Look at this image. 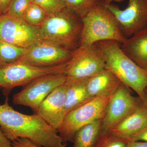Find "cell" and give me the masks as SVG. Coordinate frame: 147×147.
I'll return each instance as SVG.
<instances>
[{"label": "cell", "mask_w": 147, "mask_h": 147, "mask_svg": "<svg viewBox=\"0 0 147 147\" xmlns=\"http://www.w3.org/2000/svg\"><path fill=\"white\" fill-rule=\"evenodd\" d=\"M0 128L11 141L27 138L40 146L66 147L67 142L57 131L40 116L28 115L14 110L9 104L7 96L0 105Z\"/></svg>", "instance_id": "1"}, {"label": "cell", "mask_w": 147, "mask_h": 147, "mask_svg": "<svg viewBox=\"0 0 147 147\" xmlns=\"http://www.w3.org/2000/svg\"><path fill=\"white\" fill-rule=\"evenodd\" d=\"M105 61V68L116 75L122 83L134 91L142 100L147 87V70L131 60L114 40L97 42Z\"/></svg>", "instance_id": "2"}, {"label": "cell", "mask_w": 147, "mask_h": 147, "mask_svg": "<svg viewBox=\"0 0 147 147\" xmlns=\"http://www.w3.org/2000/svg\"><path fill=\"white\" fill-rule=\"evenodd\" d=\"M82 19L79 47L89 46L105 40L122 44L127 38L121 32L114 14L101 1H98Z\"/></svg>", "instance_id": "3"}, {"label": "cell", "mask_w": 147, "mask_h": 147, "mask_svg": "<svg viewBox=\"0 0 147 147\" xmlns=\"http://www.w3.org/2000/svg\"><path fill=\"white\" fill-rule=\"evenodd\" d=\"M82 18L66 8L48 14L40 27L42 40L56 43L74 51L79 47Z\"/></svg>", "instance_id": "4"}, {"label": "cell", "mask_w": 147, "mask_h": 147, "mask_svg": "<svg viewBox=\"0 0 147 147\" xmlns=\"http://www.w3.org/2000/svg\"><path fill=\"white\" fill-rule=\"evenodd\" d=\"M112 96L93 98L86 104L67 113L57 130L61 138L65 142L73 143L75 134L79 129L93 122L102 119Z\"/></svg>", "instance_id": "5"}, {"label": "cell", "mask_w": 147, "mask_h": 147, "mask_svg": "<svg viewBox=\"0 0 147 147\" xmlns=\"http://www.w3.org/2000/svg\"><path fill=\"white\" fill-rule=\"evenodd\" d=\"M67 63L50 67H38L19 61L6 65L0 68V88L7 95L15 87L26 86L40 76L65 73Z\"/></svg>", "instance_id": "6"}, {"label": "cell", "mask_w": 147, "mask_h": 147, "mask_svg": "<svg viewBox=\"0 0 147 147\" xmlns=\"http://www.w3.org/2000/svg\"><path fill=\"white\" fill-rule=\"evenodd\" d=\"M105 60L97 43L79 47L67 63V79H88L105 69Z\"/></svg>", "instance_id": "7"}, {"label": "cell", "mask_w": 147, "mask_h": 147, "mask_svg": "<svg viewBox=\"0 0 147 147\" xmlns=\"http://www.w3.org/2000/svg\"><path fill=\"white\" fill-rule=\"evenodd\" d=\"M66 78L65 73L47 74L38 77L14 95L13 103L30 107L34 111L54 90L65 83Z\"/></svg>", "instance_id": "8"}, {"label": "cell", "mask_w": 147, "mask_h": 147, "mask_svg": "<svg viewBox=\"0 0 147 147\" xmlns=\"http://www.w3.org/2000/svg\"><path fill=\"white\" fill-rule=\"evenodd\" d=\"M130 91V89L121 82L107 105L102 119L101 134L110 132L136 110L142 102L140 98L133 96Z\"/></svg>", "instance_id": "9"}, {"label": "cell", "mask_w": 147, "mask_h": 147, "mask_svg": "<svg viewBox=\"0 0 147 147\" xmlns=\"http://www.w3.org/2000/svg\"><path fill=\"white\" fill-rule=\"evenodd\" d=\"M41 40L39 27L7 14L0 16V41L28 48Z\"/></svg>", "instance_id": "10"}, {"label": "cell", "mask_w": 147, "mask_h": 147, "mask_svg": "<svg viewBox=\"0 0 147 147\" xmlns=\"http://www.w3.org/2000/svg\"><path fill=\"white\" fill-rule=\"evenodd\" d=\"M73 53L61 45L42 40L28 48L17 61L38 67H50L68 62Z\"/></svg>", "instance_id": "11"}, {"label": "cell", "mask_w": 147, "mask_h": 147, "mask_svg": "<svg viewBox=\"0 0 147 147\" xmlns=\"http://www.w3.org/2000/svg\"><path fill=\"white\" fill-rule=\"evenodd\" d=\"M103 4L114 14L127 38L147 28V0H129L127 7L123 10L113 4Z\"/></svg>", "instance_id": "12"}, {"label": "cell", "mask_w": 147, "mask_h": 147, "mask_svg": "<svg viewBox=\"0 0 147 147\" xmlns=\"http://www.w3.org/2000/svg\"><path fill=\"white\" fill-rule=\"evenodd\" d=\"M65 84L54 90L34 111L36 114L56 130L60 126L65 117Z\"/></svg>", "instance_id": "13"}, {"label": "cell", "mask_w": 147, "mask_h": 147, "mask_svg": "<svg viewBox=\"0 0 147 147\" xmlns=\"http://www.w3.org/2000/svg\"><path fill=\"white\" fill-rule=\"evenodd\" d=\"M147 126V107L142 101L129 115L113 127L110 132L113 136L129 139Z\"/></svg>", "instance_id": "14"}, {"label": "cell", "mask_w": 147, "mask_h": 147, "mask_svg": "<svg viewBox=\"0 0 147 147\" xmlns=\"http://www.w3.org/2000/svg\"><path fill=\"white\" fill-rule=\"evenodd\" d=\"M121 81L112 71L105 69L87 80V88L92 98L113 96Z\"/></svg>", "instance_id": "15"}, {"label": "cell", "mask_w": 147, "mask_h": 147, "mask_svg": "<svg viewBox=\"0 0 147 147\" xmlns=\"http://www.w3.org/2000/svg\"><path fill=\"white\" fill-rule=\"evenodd\" d=\"M121 44V48L127 57L147 70V28L127 38Z\"/></svg>", "instance_id": "16"}, {"label": "cell", "mask_w": 147, "mask_h": 147, "mask_svg": "<svg viewBox=\"0 0 147 147\" xmlns=\"http://www.w3.org/2000/svg\"><path fill=\"white\" fill-rule=\"evenodd\" d=\"M88 79H67L65 114L81 107L91 100L87 88Z\"/></svg>", "instance_id": "17"}, {"label": "cell", "mask_w": 147, "mask_h": 147, "mask_svg": "<svg viewBox=\"0 0 147 147\" xmlns=\"http://www.w3.org/2000/svg\"><path fill=\"white\" fill-rule=\"evenodd\" d=\"M102 119L83 127L75 134L73 147H94L101 134Z\"/></svg>", "instance_id": "18"}, {"label": "cell", "mask_w": 147, "mask_h": 147, "mask_svg": "<svg viewBox=\"0 0 147 147\" xmlns=\"http://www.w3.org/2000/svg\"><path fill=\"white\" fill-rule=\"evenodd\" d=\"M27 49L0 41V59L5 64L16 62L23 57Z\"/></svg>", "instance_id": "19"}, {"label": "cell", "mask_w": 147, "mask_h": 147, "mask_svg": "<svg viewBox=\"0 0 147 147\" xmlns=\"http://www.w3.org/2000/svg\"><path fill=\"white\" fill-rule=\"evenodd\" d=\"M48 14L36 4L30 3L24 13V20L32 26L40 27Z\"/></svg>", "instance_id": "20"}, {"label": "cell", "mask_w": 147, "mask_h": 147, "mask_svg": "<svg viewBox=\"0 0 147 147\" xmlns=\"http://www.w3.org/2000/svg\"><path fill=\"white\" fill-rule=\"evenodd\" d=\"M65 8L81 18L85 16L98 1L96 0H61Z\"/></svg>", "instance_id": "21"}, {"label": "cell", "mask_w": 147, "mask_h": 147, "mask_svg": "<svg viewBox=\"0 0 147 147\" xmlns=\"http://www.w3.org/2000/svg\"><path fill=\"white\" fill-rule=\"evenodd\" d=\"M129 141L113 136L110 132L101 134L94 147H127Z\"/></svg>", "instance_id": "22"}, {"label": "cell", "mask_w": 147, "mask_h": 147, "mask_svg": "<svg viewBox=\"0 0 147 147\" xmlns=\"http://www.w3.org/2000/svg\"><path fill=\"white\" fill-rule=\"evenodd\" d=\"M31 2V0H12L5 14L24 20V13Z\"/></svg>", "instance_id": "23"}, {"label": "cell", "mask_w": 147, "mask_h": 147, "mask_svg": "<svg viewBox=\"0 0 147 147\" xmlns=\"http://www.w3.org/2000/svg\"><path fill=\"white\" fill-rule=\"evenodd\" d=\"M43 9L48 14H53L65 8L61 0H31Z\"/></svg>", "instance_id": "24"}, {"label": "cell", "mask_w": 147, "mask_h": 147, "mask_svg": "<svg viewBox=\"0 0 147 147\" xmlns=\"http://www.w3.org/2000/svg\"><path fill=\"white\" fill-rule=\"evenodd\" d=\"M31 140L25 138H20L11 142V147H41Z\"/></svg>", "instance_id": "25"}, {"label": "cell", "mask_w": 147, "mask_h": 147, "mask_svg": "<svg viewBox=\"0 0 147 147\" xmlns=\"http://www.w3.org/2000/svg\"><path fill=\"white\" fill-rule=\"evenodd\" d=\"M129 142L142 141L147 142V126L137 134H134L129 139Z\"/></svg>", "instance_id": "26"}, {"label": "cell", "mask_w": 147, "mask_h": 147, "mask_svg": "<svg viewBox=\"0 0 147 147\" xmlns=\"http://www.w3.org/2000/svg\"><path fill=\"white\" fill-rule=\"evenodd\" d=\"M0 147H11V142L7 138L0 128Z\"/></svg>", "instance_id": "27"}, {"label": "cell", "mask_w": 147, "mask_h": 147, "mask_svg": "<svg viewBox=\"0 0 147 147\" xmlns=\"http://www.w3.org/2000/svg\"><path fill=\"white\" fill-rule=\"evenodd\" d=\"M11 1L12 0H0V12L2 14L6 13Z\"/></svg>", "instance_id": "28"}, {"label": "cell", "mask_w": 147, "mask_h": 147, "mask_svg": "<svg viewBox=\"0 0 147 147\" xmlns=\"http://www.w3.org/2000/svg\"><path fill=\"white\" fill-rule=\"evenodd\" d=\"M127 147H147V142L142 141L129 142Z\"/></svg>", "instance_id": "29"}, {"label": "cell", "mask_w": 147, "mask_h": 147, "mask_svg": "<svg viewBox=\"0 0 147 147\" xmlns=\"http://www.w3.org/2000/svg\"><path fill=\"white\" fill-rule=\"evenodd\" d=\"M97 1H102L105 4H110L113 2L121 3L123 1L125 0H96Z\"/></svg>", "instance_id": "30"}, {"label": "cell", "mask_w": 147, "mask_h": 147, "mask_svg": "<svg viewBox=\"0 0 147 147\" xmlns=\"http://www.w3.org/2000/svg\"><path fill=\"white\" fill-rule=\"evenodd\" d=\"M142 100L147 107V87L145 90L144 97Z\"/></svg>", "instance_id": "31"}, {"label": "cell", "mask_w": 147, "mask_h": 147, "mask_svg": "<svg viewBox=\"0 0 147 147\" xmlns=\"http://www.w3.org/2000/svg\"><path fill=\"white\" fill-rule=\"evenodd\" d=\"M6 65L5 63H4L3 62L1 61V60L0 59V68L3 67L4 66Z\"/></svg>", "instance_id": "32"}, {"label": "cell", "mask_w": 147, "mask_h": 147, "mask_svg": "<svg viewBox=\"0 0 147 147\" xmlns=\"http://www.w3.org/2000/svg\"><path fill=\"white\" fill-rule=\"evenodd\" d=\"M2 14L1 13V12H0V16H1V15H2Z\"/></svg>", "instance_id": "33"}]
</instances>
